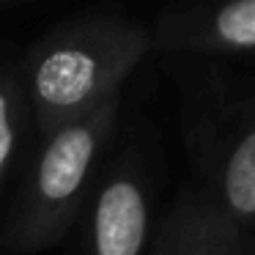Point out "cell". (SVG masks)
<instances>
[{"label":"cell","instance_id":"5","mask_svg":"<svg viewBox=\"0 0 255 255\" xmlns=\"http://www.w3.org/2000/svg\"><path fill=\"white\" fill-rule=\"evenodd\" d=\"M154 50L162 55L236 61L255 55V0L181 3L148 22Z\"/></svg>","mask_w":255,"mask_h":255},{"label":"cell","instance_id":"6","mask_svg":"<svg viewBox=\"0 0 255 255\" xmlns=\"http://www.w3.org/2000/svg\"><path fill=\"white\" fill-rule=\"evenodd\" d=\"M148 255H244V239L203 189L187 184L162 211Z\"/></svg>","mask_w":255,"mask_h":255},{"label":"cell","instance_id":"9","mask_svg":"<svg viewBox=\"0 0 255 255\" xmlns=\"http://www.w3.org/2000/svg\"><path fill=\"white\" fill-rule=\"evenodd\" d=\"M244 255H255V239L253 242H244Z\"/></svg>","mask_w":255,"mask_h":255},{"label":"cell","instance_id":"7","mask_svg":"<svg viewBox=\"0 0 255 255\" xmlns=\"http://www.w3.org/2000/svg\"><path fill=\"white\" fill-rule=\"evenodd\" d=\"M36 145V127L22 80V44L0 36V200Z\"/></svg>","mask_w":255,"mask_h":255},{"label":"cell","instance_id":"8","mask_svg":"<svg viewBox=\"0 0 255 255\" xmlns=\"http://www.w3.org/2000/svg\"><path fill=\"white\" fill-rule=\"evenodd\" d=\"M36 8H39L36 0H0V25H8L14 19L28 17Z\"/></svg>","mask_w":255,"mask_h":255},{"label":"cell","instance_id":"1","mask_svg":"<svg viewBox=\"0 0 255 255\" xmlns=\"http://www.w3.org/2000/svg\"><path fill=\"white\" fill-rule=\"evenodd\" d=\"M154 52L148 22L121 6H85L22 44V80L36 137L94 113Z\"/></svg>","mask_w":255,"mask_h":255},{"label":"cell","instance_id":"2","mask_svg":"<svg viewBox=\"0 0 255 255\" xmlns=\"http://www.w3.org/2000/svg\"><path fill=\"white\" fill-rule=\"evenodd\" d=\"M176 91L178 127L200 187L255 239V74L233 61L162 55Z\"/></svg>","mask_w":255,"mask_h":255},{"label":"cell","instance_id":"4","mask_svg":"<svg viewBox=\"0 0 255 255\" xmlns=\"http://www.w3.org/2000/svg\"><path fill=\"white\" fill-rule=\"evenodd\" d=\"M167 159L145 116L121 118L118 137L83 206L66 255H148L162 217Z\"/></svg>","mask_w":255,"mask_h":255},{"label":"cell","instance_id":"3","mask_svg":"<svg viewBox=\"0 0 255 255\" xmlns=\"http://www.w3.org/2000/svg\"><path fill=\"white\" fill-rule=\"evenodd\" d=\"M124 94L36 137L0 200V255H39L66 242L118 137Z\"/></svg>","mask_w":255,"mask_h":255}]
</instances>
